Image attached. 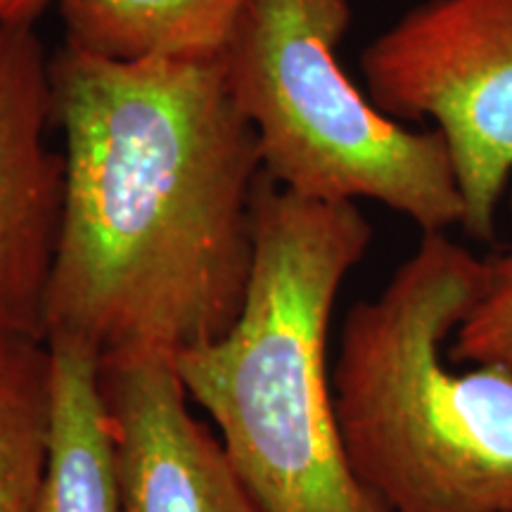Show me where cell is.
Here are the masks:
<instances>
[{"label":"cell","mask_w":512,"mask_h":512,"mask_svg":"<svg viewBox=\"0 0 512 512\" xmlns=\"http://www.w3.org/2000/svg\"><path fill=\"white\" fill-rule=\"evenodd\" d=\"M55 0H0V24H36Z\"/></svg>","instance_id":"obj_12"},{"label":"cell","mask_w":512,"mask_h":512,"mask_svg":"<svg viewBox=\"0 0 512 512\" xmlns=\"http://www.w3.org/2000/svg\"><path fill=\"white\" fill-rule=\"evenodd\" d=\"M53 437V354L0 332V512H38Z\"/></svg>","instance_id":"obj_10"},{"label":"cell","mask_w":512,"mask_h":512,"mask_svg":"<svg viewBox=\"0 0 512 512\" xmlns=\"http://www.w3.org/2000/svg\"><path fill=\"white\" fill-rule=\"evenodd\" d=\"M64 43L117 60L216 57L245 0H55Z\"/></svg>","instance_id":"obj_9"},{"label":"cell","mask_w":512,"mask_h":512,"mask_svg":"<svg viewBox=\"0 0 512 512\" xmlns=\"http://www.w3.org/2000/svg\"><path fill=\"white\" fill-rule=\"evenodd\" d=\"M64 211L43 337L178 356L240 316L261 157L216 57L50 60Z\"/></svg>","instance_id":"obj_1"},{"label":"cell","mask_w":512,"mask_h":512,"mask_svg":"<svg viewBox=\"0 0 512 512\" xmlns=\"http://www.w3.org/2000/svg\"><path fill=\"white\" fill-rule=\"evenodd\" d=\"M119 512H266L221 441L190 413L174 356L100 358Z\"/></svg>","instance_id":"obj_7"},{"label":"cell","mask_w":512,"mask_h":512,"mask_svg":"<svg viewBox=\"0 0 512 512\" xmlns=\"http://www.w3.org/2000/svg\"><path fill=\"white\" fill-rule=\"evenodd\" d=\"M512 214V192H510ZM448 356L463 363L512 368V245L486 259L484 290L448 342Z\"/></svg>","instance_id":"obj_11"},{"label":"cell","mask_w":512,"mask_h":512,"mask_svg":"<svg viewBox=\"0 0 512 512\" xmlns=\"http://www.w3.org/2000/svg\"><path fill=\"white\" fill-rule=\"evenodd\" d=\"M368 98L396 121L432 119L472 240L496 238L512 176V0H425L363 50Z\"/></svg>","instance_id":"obj_5"},{"label":"cell","mask_w":512,"mask_h":512,"mask_svg":"<svg viewBox=\"0 0 512 512\" xmlns=\"http://www.w3.org/2000/svg\"><path fill=\"white\" fill-rule=\"evenodd\" d=\"M50 60L36 24H0V332L43 342L67 181Z\"/></svg>","instance_id":"obj_6"},{"label":"cell","mask_w":512,"mask_h":512,"mask_svg":"<svg viewBox=\"0 0 512 512\" xmlns=\"http://www.w3.org/2000/svg\"><path fill=\"white\" fill-rule=\"evenodd\" d=\"M351 0H245L219 60L275 185L318 202L373 200L422 235L463 226L441 133L411 131L351 83L337 48Z\"/></svg>","instance_id":"obj_4"},{"label":"cell","mask_w":512,"mask_h":512,"mask_svg":"<svg viewBox=\"0 0 512 512\" xmlns=\"http://www.w3.org/2000/svg\"><path fill=\"white\" fill-rule=\"evenodd\" d=\"M370 240L356 202L306 200L264 174L240 316L174 358L266 512H387L351 472L328 366L337 294Z\"/></svg>","instance_id":"obj_2"},{"label":"cell","mask_w":512,"mask_h":512,"mask_svg":"<svg viewBox=\"0 0 512 512\" xmlns=\"http://www.w3.org/2000/svg\"><path fill=\"white\" fill-rule=\"evenodd\" d=\"M484 280L482 256L422 235L344 318L337 425L351 472L387 512H512V368L458 370L448 356Z\"/></svg>","instance_id":"obj_3"},{"label":"cell","mask_w":512,"mask_h":512,"mask_svg":"<svg viewBox=\"0 0 512 512\" xmlns=\"http://www.w3.org/2000/svg\"><path fill=\"white\" fill-rule=\"evenodd\" d=\"M53 354V437L38 512H119L112 439L93 351L48 344Z\"/></svg>","instance_id":"obj_8"}]
</instances>
